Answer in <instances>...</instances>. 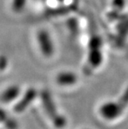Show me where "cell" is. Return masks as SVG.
Masks as SVG:
<instances>
[{
  "mask_svg": "<svg viewBox=\"0 0 128 129\" xmlns=\"http://www.w3.org/2000/svg\"><path fill=\"white\" fill-rule=\"evenodd\" d=\"M36 97V91L35 89L31 88L29 89L26 93L24 97L22 98V100L16 104V105L14 108V111L17 113H20L22 111H24L29 104L32 102V101Z\"/></svg>",
  "mask_w": 128,
  "mask_h": 129,
  "instance_id": "277c9868",
  "label": "cell"
},
{
  "mask_svg": "<svg viewBox=\"0 0 128 129\" xmlns=\"http://www.w3.org/2000/svg\"><path fill=\"white\" fill-rule=\"evenodd\" d=\"M5 125L6 127L8 128V129H16L17 127H18V124H17V122L16 120L13 119V118H8L6 121H5Z\"/></svg>",
  "mask_w": 128,
  "mask_h": 129,
  "instance_id": "ba28073f",
  "label": "cell"
},
{
  "mask_svg": "<svg viewBox=\"0 0 128 129\" xmlns=\"http://www.w3.org/2000/svg\"><path fill=\"white\" fill-rule=\"evenodd\" d=\"M58 1H63V0H58Z\"/></svg>",
  "mask_w": 128,
  "mask_h": 129,
  "instance_id": "8fae6325",
  "label": "cell"
},
{
  "mask_svg": "<svg viewBox=\"0 0 128 129\" xmlns=\"http://www.w3.org/2000/svg\"><path fill=\"white\" fill-rule=\"evenodd\" d=\"M37 42L41 53L46 57L51 56L54 53V45L50 33L46 29H40L37 33Z\"/></svg>",
  "mask_w": 128,
  "mask_h": 129,
  "instance_id": "3957f363",
  "label": "cell"
},
{
  "mask_svg": "<svg viewBox=\"0 0 128 129\" xmlns=\"http://www.w3.org/2000/svg\"><path fill=\"white\" fill-rule=\"evenodd\" d=\"M76 81H77L76 75L69 71L61 72L56 77V82L60 85H63V86L73 85L76 84Z\"/></svg>",
  "mask_w": 128,
  "mask_h": 129,
  "instance_id": "5b68a950",
  "label": "cell"
},
{
  "mask_svg": "<svg viewBox=\"0 0 128 129\" xmlns=\"http://www.w3.org/2000/svg\"><path fill=\"white\" fill-rule=\"evenodd\" d=\"M8 118L7 113L2 108H0V122H5Z\"/></svg>",
  "mask_w": 128,
  "mask_h": 129,
  "instance_id": "9c48e42d",
  "label": "cell"
},
{
  "mask_svg": "<svg viewBox=\"0 0 128 129\" xmlns=\"http://www.w3.org/2000/svg\"><path fill=\"white\" fill-rule=\"evenodd\" d=\"M128 104V90L125 92L123 96L119 100L117 103L116 102H108L102 105L100 109L101 115L104 118L112 120L115 119L122 113L124 110L126 105Z\"/></svg>",
  "mask_w": 128,
  "mask_h": 129,
  "instance_id": "6da1fadb",
  "label": "cell"
},
{
  "mask_svg": "<svg viewBox=\"0 0 128 129\" xmlns=\"http://www.w3.org/2000/svg\"><path fill=\"white\" fill-rule=\"evenodd\" d=\"M20 93V88L16 85H13L6 89L2 94L0 95V101L3 103H9L13 101L16 97H18Z\"/></svg>",
  "mask_w": 128,
  "mask_h": 129,
  "instance_id": "8992f818",
  "label": "cell"
},
{
  "mask_svg": "<svg viewBox=\"0 0 128 129\" xmlns=\"http://www.w3.org/2000/svg\"><path fill=\"white\" fill-rule=\"evenodd\" d=\"M41 98L44 105L45 111L50 118V119L53 121L54 125L57 128L63 127L66 125V121L62 115L57 113L56 108L50 93H48L47 91H42L41 93Z\"/></svg>",
  "mask_w": 128,
  "mask_h": 129,
  "instance_id": "7a4b0ae2",
  "label": "cell"
},
{
  "mask_svg": "<svg viewBox=\"0 0 128 129\" xmlns=\"http://www.w3.org/2000/svg\"><path fill=\"white\" fill-rule=\"evenodd\" d=\"M27 3V0H12L11 6L12 9L16 13L22 12L26 7Z\"/></svg>",
  "mask_w": 128,
  "mask_h": 129,
  "instance_id": "52a82bcc",
  "label": "cell"
},
{
  "mask_svg": "<svg viewBox=\"0 0 128 129\" xmlns=\"http://www.w3.org/2000/svg\"><path fill=\"white\" fill-rule=\"evenodd\" d=\"M7 66V60L6 57L0 56V70H4Z\"/></svg>",
  "mask_w": 128,
  "mask_h": 129,
  "instance_id": "30bf717a",
  "label": "cell"
}]
</instances>
